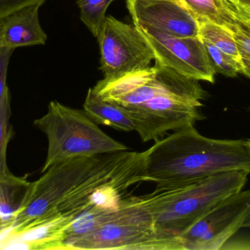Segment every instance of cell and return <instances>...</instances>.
I'll return each mask as SVG.
<instances>
[{
	"label": "cell",
	"mask_w": 250,
	"mask_h": 250,
	"mask_svg": "<svg viewBox=\"0 0 250 250\" xmlns=\"http://www.w3.org/2000/svg\"><path fill=\"white\" fill-rule=\"evenodd\" d=\"M65 250H181L157 233L141 197L125 195L117 214L92 233L64 242Z\"/></svg>",
	"instance_id": "cell-4"
},
{
	"label": "cell",
	"mask_w": 250,
	"mask_h": 250,
	"mask_svg": "<svg viewBox=\"0 0 250 250\" xmlns=\"http://www.w3.org/2000/svg\"><path fill=\"white\" fill-rule=\"evenodd\" d=\"M138 28L152 48L155 63L189 79L214 83L215 68L201 37H176L149 26Z\"/></svg>",
	"instance_id": "cell-9"
},
{
	"label": "cell",
	"mask_w": 250,
	"mask_h": 250,
	"mask_svg": "<svg viewBox=\"0 0 250 250\" xmlns=\"http://www.w3.org/2000/svg\"></svg>",
	"instance_id": "cell-30"
},
{
	"label": "cell",
	"mask_w": 250,
	"mask_h": 250,
	"mask_svg": "<svg viewBox=\"0 0 250 250\" xmlns=\"http://www.w3.org/2000/svg\"><path fill=\"white\" fill-rule=\"evenodd\" d=\"M250 211V189L228 197L179 235L182 250H221Z\"/></svg>",
	"instance_id": "cell-8"
},
{
	"label": "cell",
	"mask_w": 250,
	"mask_h": 250,
	"mask_svg": "<svg viewBox=\"0 0 250 250\" xmlns=\"http://www.w3.org/2000/svg\"><path fill=\"white\" fill-rule=\"evenodd\" d=\"M236 40L244 66L243 74L250 79V31L235 22L230 28Z\"/></svg>",
	"instance_id": "cell-21"
},
{
	"label": "cell",
	"mask_w": 250,
	"mask_h": 250,
	"mask_svg": "<svg viewBox=\"0 0 250 250\" xmlns=\"http://www.w3.org/2000/svg\"><path fill=\"white\" fill-rule=\"evenodd\" d=\"M242 227H245V228H250V211L248 217L245 219L244 221L243 224H242Z\"/></svg>",
	"instance_id": "cell-24"
},
{
	"label": "cell",
	"mask_w": 250,
	"mask_h": 250,
	"mask_svg": "<svg viewBox=\"0 0 250 250\" xmlns=\"http://www.w3.org/2000/svg\"><path fill=\"white\" fill-rule=\"evenodd\" d=\"M92 90L102 99L125 109L150 105L168 95L185 97L203 106L201 101L207 94L198 81L158 63L112 79H103Z\"/></svg>",
	"instance_id": "cell-6"
},
{
	"label": "cell",
	"mask_w": 250,
	"mask_h": 250,
	"mask_svg": "<svg viewBox=\"0 0 250 250\" xmlns=\"http://www.w3.org/2000/svg\"><path fill=\"white\" fill-rule=\"evenodd\" d=\"M148 182L156 190L188 186L231 170L250 173V142L216 139L201 135L194 126L173 132L146 151Z\"/></svg>",
	"instance_id": "cell-1"
},
{
	"label": "cell",
	"mask_w": 250,
	"mask_h": 250,
	"mask_svg": "<svg viewBox=\"0 0 250 250\" xmlns=\"http://www.w3.org/2000/svg\"><path fill=\"white\" fill-rule=\"evenodd\" d=\"M42 4L26 6L0 21L2 24L1 47L13 48L44 45L47 35L41 27L39 10Z\"/></svg>",
	"instance_id": "cell-12"
},
{
	"label": "cell",
	"mask_w": 250,
	"mask_h": 250,
	"mask_svg": "<svg viewBox=\"0 0 250 250\" xmlns=\"http://www.w3.org/2000/svg\"><path fill=\"white\" fill-rule=\"evenodd\" d=\"M119 208L109 209L97 205H91L87 209L75 217L73 223L66 231V239L79 237L92 233L111 220L117 214Z\"/></svg>",
	"instance_id": "cell-16"
},
{
	"label": "cell",
	"mask_w": 250,
	"mask_h": 250,
	"mask_svg": "<svg viewBox=\"0 0 250 250\" xmlns=\"http://www.w3.org/2000/svg\"><path fill=\"white\" fill-rule=\"evenodd\" d=\"M249 174L243 170L224 172L188 186L155 189L141 198L157 233L176 242L182 250L179 235L219 203L242 191Z\"/></svg>",
	"instance_id": "cell-2"
},
{
	"label": "cell",
	"mask_w": 250,
	"mask_h": 250,
	"mask_svg": "<svg viewBox=\"0 0 250 250\" xmlns=\"http://www.w3.org/2000/svg\"><path fill=\"white\" fill-rule=\"evenodd\" d=\"M230 1L239 3V4H244V5L250 6V0H230Z\"/></svg>",
	"instance_id": "cell-25"
},
{
	"label": "cell",
	"mask_w": 250,
	"mask_h": 250,
	"mask_svg": "<svg viewBox=\"0 0 250 250\" xmlns=\"http://www.w3.org/2000/svg\"><path fill=\"white\" fill-rule=\"evenodd\" d=\"M197 21L199 27L200 37L203 40L211 43L217 48L233 57L244 67L236 40L230 28L220 26L204 19Z\"/></svg>",
	"instance_id": "cell-15"
},
{
	"label": "cell",
	"mask_w": 250,
	"mask_h": 250,
	"mask_svg": "<svg viewBox=\"0 0 250 250\" xmlns=\"http://www.w3.org/2000/svg\"><path fill=\"white\" fill-rule=\"evenodd\" d=\"M220 1H223V0H220Z\"/></svg>",
	"instance_id": "cell-28"
},
{
	"label": "cell",
	"mask_w": 250,
	"mask_h": 250,
	"mask_svg": "<svg viewBox=\"0 0 250 250\" xmlns=\"http://www.w3.org/2000/svg\"><path fill=\"white\" fill-rule=\"evenodd\" d=\"M134 26H149L176 37L200 36L198 23L180 0H126Z\"/></svg>",
	"instance_id": "cell-10"
},
{
	"label": "cell",
	"mask_w": 250,
	"mask_h": 250,
	"mask_svg": "<svg viewBox=\"0 0 250 250\" xmlns=\"http://www.w3.org/2000/svg\"><path fill=\"white\" fill-rule=\"evenodd\" d=\"M114 0H77L80 18L98 39L106 20V10Z\"/></svg>",
	"instance_id": "cell-18"
},
{
	"label": "cell",
	"mask_w": 250,
	"mask_h": 250,
	"mask_svg": "<svg viewBox=\"0 0 250 250\" xmlns=\"http://www.w3.org/2000/svg\"><path fill=\"white\" fill-rule=\"evenodd\" d=\"M11 94L7 88L0 100V175L10 172L7 164V148L14 132L10 123Z\"/></svg>",
	"instance_id": "cell-19"
},
{
	"label": "cell",
	"mask_w": 250,
	"mask_h": 250,
	"mask_svg": "<svg viewBox=\"0 0 250 250\" xmlns=\"http://www.w3.org/2000/svg\"><path fill=\"white\" fill-rule=\"evenodd\" d=\"M34 126L48 138V153L42 173L54 164L71 159L129 149L103 132L84 110L66 107L57 101L49 103L48 113L35 120Z\"/></svg>",
	"instance_id": "cell-3"
},
{
	"label": "cell",
	"mask_w": 250,
	"mask_h": 250,
	"mask_svg": "<svg viewBox=\"0 0 250 250\" xmlns=\"http://www.w3.org/2000/svg\"><path fill=\"white\" fill-rule=\"evenodd\" d=\"M180 1H182V4L185 6V1H184V0H180ZM185 7H186V6H185Z\"/></svg>",
	"instance_id": "cell-27"
},
{
	"label": "cell",
	"mask_w": 250,
	"mask_h": 250,
	"mask_svg": "<svg viewBox=\"0 0 250 250\" xmlns=\"http://www.w3.org/2000/svg\"><path fill=\"white\" fill-rule=\"evenodd\" d=\"M187 8L197 20L210 21L225 27L230 28L236 21L220 0H184Z\"/></svg>",
	"instance_id": "cell-17"
},
{
	"label": "cell",
	"mask_w": 250,
	"mask_h": 250,
	"mask_svg": "<svg viewBox=\"0 0 250 250\" xmlns=\"http://www.w3.org/2000/svg\"><path fill=\"white\" fill-rule=\"evenodd\" d=\"M32 186L26 177H17L11 172L0 175V236L8 234Z\"/></svg>",
	"instance_id": "cell-13"
},
{
	"label": "cell",
	"mask_w": 250,
	"mask_h": 250,
	"mask_svg": "<svg viewBox=\"0 0 250 250\" xmlns=\"http://www.w3.org/2000/svg\"><path fill=\"white\" fill-rule=\"evenodd\" d=\"M101 50V69L104 79H112L149 66L154 51L135 26L106 17L98 38Z\"/></svg>",
	"instance_id": "cell-7"
},
{
	"label": "cell",
	"mask_w": 250,
	"mask_h": 250,
	"mask_svg": "<svg viewBox=\"0 0 250 250\" xmlns=\"http://www.w3.org/2000/svg\"><path fill=\"white\" fill-rule=\"evenodd\" d=\"M46 0H0V21L20 9L35 4H43Z\"/></svg>",
	"instance_id": "cell-22"
},
{
	"label": "cell",
	"mask_w": 250,
	"mask_h": 250,
	"mask_svg": "<svg viewBox=\"0 0 250 250\" xmlns=\"http://www.w3.org/2000/svg\"><path fill=\"white\" fill-rule=\"evenodd\" d=\"M249 140H250V139H249Z\"/></svg>",
	"instance_id": "cell-29"
},
{
	"label": "cell",
	"mask_w": 250,
	"mask_h": 250,
	"mask_svg": "<svg viewBox=\"0 0 250 250\" xmlns=\"http://www.w3.org/2000/svg\"><path fill=\"white\" fill-rule=\"evenodd\" d=\"M73 215H58L32 225L19 234L7 236L0 243L4 250H65L66 231Z\"/></svg>",
	"instance_id": "cell-11"
},
{
	"label": "cell",
	"mask_w": 250,
	"mask_h": 250,
	"mask_svg": "<svg viewBox=\"0 0 250 250\" xmlns=\"http://www.w3.org/2000/svg\"><path fill=\"white\" fill-rule=\"evenodd\" d=\"M14 50L13 48H7V47L0 48V100L8 88L6 84L7 69H8L9 62Z\"/></svg>",
	"instance_id": "cell-23"
},
{
	"label": "cell",
	"mask_w": 250,
	"mask_h": 250,
	"mask_svg": "<svg viewBox=\"0 0 250 250\" xmlns=\"http://www.w3.org/2000/svg\"><path fill=\"white\" fill-rule=\"evenodd\" d=\"M126 151L77 157L50 167L39 180L32 182V189L13 227L22 230L34 222L51 217L63 200L122 158Z\"/></svg>",
	"instance_id": "cell-5"
},
{
	"label": "cell",
	"mask_w": 250,
	"mask_h": 250,
	"mask_svg": "<svg viewBox=\"0 0 250 250\" xmlns=\"http://www.w3.org/2000/svg\"><path fill=\"white\" fill-rule=\"evenodd\" d=\"M83 110L98 125H105L124 132L135 131L129 112L122 106L98 96L92 88L88 90Z\"/></svg>",
	"instance_id": "cell-14"
},
{
	"label": "cell",
	"mask_w": 250,
	"mask_h": 250,
	"mask_svg": "<svg viewBox=\"0 0 250 250\" xmlns=\"http://www.w3.org/2000/svg\"><path fill=\"white\" fill-rule=\"evenodd\" d=\"M2 38H3V30H2V24H1V22H0V48L2 45Z\"/></svg>",
	"instance_id": "cell-26"
},
{
	"label": "cell",
	"mask_w": 250,
	"mask_h": 250,
	"mask_svg": "<svg viewBox=\"0 0 250 250\" xmlns=\"http://www.w3.org/2000/svg\"><path fill=\"white\" fill-rule=\"evenodd\" d=\"M208 54L214 63L216 73H220L226 77L233 78L239 73H244V67L229 54L217 48L211 43L203 40Z\"/></svg>",
	"instance_id": "cell-20"
}]
</instances>
